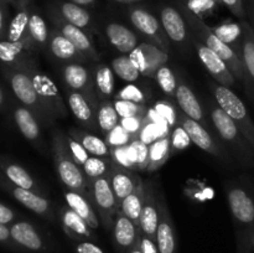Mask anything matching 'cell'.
<instances>
[{
  "mask_svg": "<svg viewBox=\"0 0 254 253\" xmlns=\"http://www.w3.org/2000/svg\"><path fill=\"white\" fill-rule=\"evenodd\" d=\"M129 19L133 26L140 32L143 36L148 37L151 44L158 46L169 54L170 40L166 36L160 20L143 7H131L129 10Z\"/></svg>",
  "mask_w": 254,
  "mask_h": 253,
  "instance_id": "obj_12",
  "label": "cell"
},
{
  "mask_svg": "<svg viewBox=\"0 0 254 253\" xmlns=\"http://www.w3.org/2000/svg\"><path fill=\"white\" fill-rule=\"evenodd\" d=\"M114 98L121 99V101H130L135 102V103L144 104V102H145V94H144V92L139 87L128 83L121 91H118L114 94Z\"/></svg>",
  "mask_w": 254,
  "mask_h": 253,
  "instance_id": "obj_47",
  "label": "cell"
},
{
  "mask_svg": "<svg viewBox=\"0 0 254 253\" xmlns=\"http://www.w3.org/2000/svg\"><path fill=\"white\" fill-rule=\"evenodd\" d=\"M29 36L32 45H34L37 51L47 46L50 31L47 29L46 21L44 20V17L40 14H37V12H31L30 14Z\"/></svg>",
  "mask_w": 254,
  "mask_h": 253,
  "instance_id": "obj_39",
  "label": "cell"
},
{
  "mask_svg": "<svg viewBox=\"0 0 254 253\" xmlns=\"http://www.w3.org/2000/svg\"><path fill=\"white\" fill-rule=\"evenodd\" d=\"M175 98L179 104V108H180V111L185 116L193 119V121L198 122L202 126H206L205 113H203L202 106H201L200 101L197 99L196 94L193 93L192 89L188 84L184 83V82L178 83Z\"/></svg>",
  "mask_w": 254,
  "mask_h": 253,
  "instance_id": "obj_30",
  "label": "cell"
},
{
  "mask_svg": "<svg viewBox=\"0 0 254 253\" xmlns=\"http://www.w3.org/2000/svg\"><path fill=\"white\" fill-rule=\"evenodd\" d=\"M129 59L141 76L153 78L156 71L168 63L169 54L151 42H141L129 54Z\"/></svg>",
  "mask_w": 254,
  "mask_h": 253,
  "instance_id": "obj_13",
  "label": "cell"
},
{
  "mask_svg": "<svg viewBox=\"0 0 254 253\" xmlns=\"http://www.w3.org/2000/svg\"><path fill=\"white\" fill-rule=\"evenodd\" d=\"M72 2H74V4H78L81 5V6H87V5H92L93 4L96 0H71Z\"/></svg>",
  "mask_w": 254,
  "mask_h": 253,
  "instance_id": "obj_57",
  "label": "cell"
},
{
  "mask_svg": "<svg viewBox=\"0 0 254 253\" xmlns=\"http://www.w3.org/2000/svg\"><path fill=\"white\" fill-rule=\"evenodd\" d=\"M153 78L155 79V82L164 93L170 97H175L176 89H178V81H176L175 74L168 66V63L161 66L154 74Z\"/></svg>",
  "mask_w": 254,
  "mask_h": 253,
  "instance_id": "obj_44",
  "label": "cell"
},
{
  "mask_svg": "<svg viewBox=\"0 0 254 253\" xmlns=\"http://www.w3.org/2000/svg\"><path fill=\"white\" fill-rule=\"evenodd\" d=\"M67 134L71 135L73 139H76L78 143H81L82 146H83L91 155L99 156V158L104 159H111V146L108 145V143H107L104 139L99 138V136L94 135V134L88 133V131L77 128L69 129Z\"/></svg>",
  "mask_w": 254,
  "mask_h": 253,
  "instance_id": "obj_31",
  "label": "cell"
},
{
  "mask_svg": "<svg viewBox=\"0 0 254 253\" xmlns=\"http://www.w3.org/2000/svg\"><path fill=\"white\" fill-rule=\"evenodd\" d=\"M251 17H252V20L254 22V7H252V10H251Z\"/></svg>",
  "mask_w": 254,
  "mask_h": 253,
  "instance_id": "obj_63",
  "label": "cell"
},
{
  "mask_svg": "<svg viewBox=\"0 0 254 253\" xmlns=\"http://www.w3.org/2000/svg\"><path fill=\"white\" fill-rule=\"evenodd\" d=\"M129 253H143V252H141V250H140V246H139V242L136 243V245L134 246L133 248H131V251Z\"/></svg>",
  "mask_w": 254,
  "mask_h": 253,
  "instance_id": "obj_60",
  "label": "cell"
},
{
  "mask_svg": "<svg viewBox=\"0 0 254 253\" xmlns=\"http://www.w3.org/2000/svg\"><path fill=\"white\" fill-rule=\"evenodd\" d=\"M220 2L222 5H225V6L227 7L235 16H237L238 19L245 20L246 11L245 6H243V0H220Z\"/></svg>",
  "mask_w": 254,
  "mask_h": 253,
  "instance_id": "obj_51",
  "label": "cell"
},
{
  "mask_svg": "<svg viewBox=\"0 0 254 253\" xmlns=\"http://www.w3.org/2000/svg\"><path fill=\"white\" fill-rule=\"evenodd\" d=\"M144 195H145V184L141 181L135 190L127 196L119 205V211L130 218L134 223L139 226V220H140V213L143 210L144 205Z\"/></svg>",
  "mask_w": 254,
  "mask_h": 253,
  "instance_id": "obj_37",
  "label": "cell"
},
{
  "mask_svg": "<svg viewBox=\"0 0 254 253\" xmlns=\"http://www.w3.org/2000/svg\"><path fill=\"white\" fill-rule=\"evenodd\" d=\"M179 9L183 12L184 17H185L186 22H188L189 30L192 32L193 37L197 39L200 42H202V44L206 45L207 47H210L211 50H213V51L227 63L228 68L231 69V72L233 73L235 78L246 84L245 66H243L242 59L238 56L237 52H236L232 47L228 46L227 44L221 41L217 37V35L213 32L212 27L208 26V25L203 21V19L198 17L197 15L191 12L190 10H188L181 4H179Z\"/></svg>",
  "mask_w": 254,
  "mask_h": 253,
  "instance_id": "obj_2",
  "label": "cell"
},
{
  "mask_svg": "<svg viewBox=\"0 0 254 253\" xmlns=\"http://www.w3.org/2000/svg\"><path fill=\"white\" fill-rule=\"evenodd\" d=\"M64 198L67 206L72 208L77 215L81 216L92 230H98L99 226H101V220H99L93 205L86 195H82L76 191L67 190L64 191Z\"/></svg>",
  "mask_w": 254,
  "mask_h": 253,
  "instance_id": "obj_29",
  "label": "cell"
},
{
  "mask_svg": "<svg viewBox=\"0 0 254 253\" xmlns=\"http://www.w3.org/2000/svg\"><path fill=\"white\" fill-rule=\"evenodd\" d=\"M106 141L108 143V145L111 146H122V145H128L130 144L131 140H134L133 135L129 134L121 124L116 126L114 129H112L108 134H106Z\"/></svg>",
  "mask_w": 254,
  "mask_h": 253,
  "instance_id": "obj_46",
  "label": "cell"
},
{
  "mask_svg": "<svg viewBox=\"0 0 254 253\" xmlns=\"http://www.w3.org/2000/svg\"><path fill=\"white\" fill-rule=\"evenodd\" d=\"M60 220H61L64 233L72 240L79 241V242L94 240L93 230L87 225V222L81 216L77 215L68 206L61 208Z\"/></svg>",
  "mask_w": 254,
  "mask_h": 253,
  "instance_id": "obj_26",
  "label": "cell"
},
{
  "mask_svg": "<svg viewBox=\"0 0 254 253\" xmlns=\"http://www.w3.org/2000/svg\"><path fill=\"white\" fill-rule=\"evenodd\" d=\"M7 27L5 26V14L4 9H2L1 1H0V41L5 39V35H6Z\"/></svg>",
  "mask_w": 254,
  "mask_h": 253,
  "instance_id": "obj_56",
  "label": "cell"
},
{
  "mask_svg": "<svg viewBox=\"0 0 254 253\" xmlns=\"http://www.w3.org/2000/svg\"><path fill=\"white\" fill-rule=\"evenodd\" d=\"M47 49L50 50L52 56L60 61L64 62H86L83 55L72 45V42L60 31L57 27L50 31L49 42H47Z\"/></svg>",
  "mask_w": 254,
  "mask_h": 253,
  "instance_id": "obj_25",
  "label": "cell"
},
{
  "mask_svg": "<svg viewBox=\"0 0 254 253\" xmlns=\"http://www.w3.org/2000/svg\"><path fill=\"white\" fill-rule=\"evenodd\" d=\"M179 4L203 19V17L212 15L220 7L221 2L220 0H180Z\"/></svg>",
  "mask_w": 254,
  "mask_h": 253,
  "instance_id": "obj_43",
  "label": "cell"
},
{
  "mask_svg": "<svg viewBox=\"0 0 254 253\" xmlns=\"http://www.w3.org/2000/svg\"><path fill=\"white\" fill-rule=\"evenodd\" d=\"M0 189L6 191L7 193L12 196L17 202L21 203L30 211H32L36 215L41 216V217L46 218L49 221L55 220L54 213V206H52L51 201L49 198L45 197L41 193H36L34 191L25 190V189L19 188V186L14 185L10 183L4 174L0 171Z\"/></svg>",
  "mask_w": 254,
  "mask_h": 253,
  "instance_id": "obj_11",
  "label": "cell"
},
{
  "mask_svg": "<svg viewBox=\"0 0 254 253\" xmlns=\"http://www.w3.org/2000/svg\"><path fill=\"white\" fill-rule=\"evenodd\" d=\"M66 102L71 113L73 114L74 118L84 128H88L91 130L98 129L96 118V109L93 108L91 102L83 94L66 88Z\"/></svg>",
  "mask_w": 254,
  "mask_h": 253,
  "instance_id": "obj_23",
  "label": "cell"
},
{
  "mask_svg": "<svg viewBox=\"0 0 254 253\" xmlns=\"http://www.w3.org/2000/svg\"><path fill=\"white\" fill-rule=\"evenodd\" d=\"M173 149V140L169 134L156 139L149 145V165L146 171H156L169 160Z\"/></svg>",
  "mask_w": 254,
  "mask_h": 253,
  "instance_id": "obj_35",
  "label": "cell"
},
{
  "mask_svg": "<svg viewBox=\"0 0 254 253\" xmlns=\"http://www.w3.org/2000/svg\"><path fill=\"white\" fill-rule=\"evenodd\" d=\"M93 81L99 102L111 101L114 97V72L111 66L104 63L96 64L93 68Z\"/></svg>",
  "mask_w": 254,
  "mask_h": 253,
  "instance_id": "obj_32",
  "label": "cell"
},
{
  "mask_svg": "<svg viewBox=\"0 0 254 253\" xmlns=\"http://www.w3.org/2000/svg\"><path fill=\"white\" fill-rule=\"evenodd\" d=\"M176 121H178L180 128L186 133L188 138L201 150L206 151V153L211 154V155L216 156L221 160L228 161V151L211 135V133L205 128V126L189 118L181 111L176 113Z\"/></svg>",
  "mask_w": 254,
  "mask_h": 253,
  "instance_id": "obj_9",
  "label": "cell"
},
{
  "mask_svg": "<svg viewBox=\"0 0 254 253\" xmlns=\"http://www.w3.org/2000/svg\"><path fill=\"white\" fill-rule=\"evenodd\" d=\"M114 1H118V2H128V4H130V2H136V1H140V0H114Z\"/></svg>",
  "mask_w": 254,
  "mask_h": 253,
  "instance_id": "obj_61",
  "label": "cell"
},
{
  "mask_svg": "<svg viewBox=\"0 0 254 253\" xmlns=\"http://www.w3.org/2000/svg\"><path fill=\"white\" fill-rule=\"evenodd\" d=\"M226 196L236 236V253L254 251V184L241 176L226 184Z\"/></svg>",
  "mask_w": 254,
  "mask_h": 253,
  "instance_id": "obj_1",
  "label": "cell"
},
{
  "mask_svg": "<svg viewBox=\"0 0 254 253\" xmlns=\"http://www.w3.org/2000/svg\"><path fill=\"white\" fill-rule=\"evenodd\" d=\"M106 35L114 49L118 50L122 55H129L139 45V39L135 32L119 22L107 24Z\"/></svg>",
  "mask_w": 254,
  "mask_h": 253,
  "instance_id": "obj_28",
  "label": "cell"
},
{
  "mask_svg": "<svg viewBox=\"0 0 254 253\" xmlns=\"http://www.w3.org/2000/svg\"><path fill=\"white\" fill-rule=\"evenodd\" d=\"M52 20L55 22V26L72 42V45L83 55L87 61H98V51L94 47L92 40L89 39V36L83 30L64 21L61 16H54Z\"/></svg>",
  "mask_w": 254,
  "mask_h": 253,
  "instance_id": "obj_17",
  "label": "cell"
},
{
  "mask_svg": "<svg viewBox=\"0 0 254 253\" xmlns=\"http://www.w3.org/2000/svg\"><path fill=\"white\" fill-rule=\"evenodd\" d=\"M66 141L67 144H68V149L69 151H71L72 156H73L74 161L82 168V165L88 160L91 154L82 146L81 143H78L76 139H73L71 135H68V134H66Z\"/></svg>",
  "mask_w": 254,
  "mask_h": 253,
  "instance_id": "obj_49",
  "label": "cell"
},
{
  "mask_svg": "<svg viewBox=\"0 0 254 253\" xmlns=\"http://www.w3.org/2000/svg\"><path fill=\"white\" fill-rule=\"evenodd\" d=\"M160 22L169 40L175 44H183L188 40L189 26L180 9L165 5L160 10Z\"/></svg>",
  "mask_w": 254,
  "mask_h": 253,
  "instance_id": "obj_21",
  "label": "cell"
},
{
  "mask_svg": "<svg viewBox=\"0 0 254 253\" xmlns=\"http://www.w3.org/2000/svg\"><path fill=\"white\" fill-rule=\"evenodd\" d=\"M30 14L27 7H19L16 14L10 21L7 26L5 39L9 42H22L31 41L29 36V21Z\"/></svg>",
  "mask_w": 254,
  "mask_h": 253,
  "instance_id": "obj_34",
  "label": "cell"
},
{
  "mask_svg": "<svg viewBox=\"0 0 254 253\" xmlns=\"http://www.w3.org/2000/svg\"><path fill=\"white\" fill-rule=\"evenodd\" d=\"M139 246H140V250L143 253H160L156 241L151 240L148 236H144L141 232L140 238H139Z\"/></svg>",
  "mask_w": 254,
  "mask_h": 253,
  "instance_id": "obj_53",
  "label": "cell"
},
{
  "mask_svg": "<svg viewBox=\"0 0 254 253\" xmlns=\"http://www.w3.org/2000/svg\"><path fill=\"white\" fill-rule=\"evenodd\" d=\"M208 114L220 138L230 145V150L246 168H254V149L245 138L233 119L221 108L217 102H207Z\"/></svg>",
  "mask_w": 254,
  "mask_h": 253,
  "instance_id": "obj_4",
  "label": "cell"
},
{
  "mask_svg": "<svg viewBox=\"0 0 254 253\" xmlns=\"http://www.w3.org/2000/svg\"><path fill=\"white\" fill-rule=\"evenodd\" d=\"M193 46H195L196 54L198 59L203 63L205 68L207 69L208 73L212 76V78L217 82L218 84H222L226 87H232L236 83V78L231 69L228 68L227 63L216 54L213 50L203 45L202 42L198 41L197 39H191Z\"/></svg>",
  "mask_w": 254,
  "mask_h": 253,
  "instance_id": "obj_14",
  "label": "cell"
},
{
  "mask_svg": "<svg viewBox=\"0 0 254 253\" xmlns=\"http://www.w3.org/2000/svg\"><path fill=\"white\" fill-rule=\"evenodd\" d=\"M62 78L66 84V88L83 94L91 102L97 113L99 99L94 88L93 73L84 64L78 62H69L62 68Z\"/></svg>",
  "mask_w": 254,
  "mask_h": 253,
  "instance_id": "obj_10",
  "label": "cell"
},
{
  "mask_svg": "<svg viewBox=\"0 0 254 253\" xmlns=\"http://www.w3.org/2000/svg\"><path fill=\"white\" fill-rule=\"evenodd\" d=\"M97 126L99 130L108 134L112 129L121 124V116L117 112L114 103L112 101H101L96 113Z\"/></svg>",
  "mask_w": 254,
  "mask_h": 253,
  "instance_id": "obj_38",
  "label": "cell"
},
{
  "mask_svg": "<svg viewBox=\"0 0 254 253\" xmlns=\"http://www.w3.org/2000/svg\"><path fill=\"white\" fill-rule=\"evenodd\" d=\"M51 150L56 173L61 183L66 186L67 190L76 191L88 197L87 179L83 170L74 161L69 151L68 144L66 141V134L62 133L59 129H55L52 131Z\"/></svg>",
  "mask_w": 254,
  "mask_h": 253,
  "instance_id": "obj_5",
  "label": "cell"
},
{
  "mask_svg": "<svg viewBox=\"0 0 254 253\" xmlns=\"http://www.w3.org/2000/svg\"><path fill=\"white\" fill-rule=\"evenodd\" d=\"M243 27L242 62L246 71V86L254 102V27L246 20H241Z\"/></svg>",
  "mask_w": 254,
  "mask_h": 253,
  "instance_id": "obj_27",
  "label": "cell"
},
{
  "mask_svg": "<svg viewBox=\"0 0 254 253\" xmlns=\"http://www.w3.org/2000/svg\"><path fill=\"white\" fill-rule=\"evenodd\" d=\"M128 145H122V146H112L111 148V159L112 163L116 165L122 166V168L130 169V170L135 171V166L131 163L130 158H129L128 153Z\"/></svg>",
  "mask_w": 254,
  "mask_h": 253,
  "instance_id": "obj_48",
  "label": "cell"
},
{
  "mask_svg": "<svg viewBox=\"0 0 254 253\" xmlns=\"http://www.w3.org/2000/svg\"><path fill=\"white\" fill-rule=\"evenodd\" d=\"M1 2H11V4H16L17 5V1L16 0H0Z\"/></svg>",
  "mask_w": 254,
  "mask_h": 253,
  "instance_id": "obj_62",
  "label": "cell"
},
{
  "mask_svg": "<svg viewBox=\"0 0 254 253\" xmlns=\"http://www.w3.org/2000/svg\"><path fill=\"white\" fill-rule=\"evenodd\" d=\"M4 106H5V94H4V91H2L1 86H0V111L4 108Z\"/></svg>",
  "mask_w": 254,
  "mask_h": 253,
  "instance_id": "obj_58",
  "label": "cell"
},
{
  "mask_svg": "<svg viewBox=\"0 0 254 253\" xmlns=\"http://www.w3.org/2000/svg\"><path fill=\"white\" fill-rule=\"evenodd\" d=\"M77 253H103L98 246L93 245L89 241H83L79 242L76 247Z\"/></svg>",
  "mask_w": 254,
  "mask_h": 253,
  "instance_id": "obj_55",
  "label": "cell"
},
{
  "mask_svg": "<svg viewBox=\"0 0 254 253\" xmlns=\"http://www.w3.org/2000/svg\"><path fill=\"white\" fill-rule=\"evenodd\" d=\"M160 218L156 231V245L160 253H178V235L174 221L171 218L168 203L163 197L159 198Z\"/></svg>",
  "mask_w": 254,
  "mask_h": 253,
  "instance_id": "obj_18",
  "label": "cell"
},
{
  "mask_svg": "<svg viewBox=\"0 0 254 253\" xmlns=\"http://www.w3.org/2000/svg\"><path fill=\"white\" fill-rule=\"evenodd\" d=\"M0 245H2L4 247L9 248L11 251H16V252L20 251V248L17 247L16 243L11 238L9 226L2 225V223H0Z\"/></svg>",
  "mask_w": 254,
  "mask_h": 253,
  "instance_id": "obj_52",
  "label": "cell"
},
{
  "mask_svg": "<svg viewBox=\"0 0 254 253\" xmlns=\"http://www.w3.org/2000/svg\"><path fill=\"white\" fill-rule=\"evenodd\" d=\"M25 67H26L27 71L31 74L35 87H36L37 92H39L40 97H41L42 103L46 107L51 118L54 121L66 118L67 114H68L67 106L64 103V97L60 93L59 87L54 82V79L50 76H47L46 73L40 71L39 67L36 66V62L26 64Z\"/></svg>",
  "mask_w": 254,
  "mask_h": 253,
  "instance_id": "obj_8",
  "label": "cell"
},
{
  "mask_svg": "<svg viewBox=\"0 0 254 253\" xmlns=\"http://www.w3.org/2000/svg\"><path fill=\"white\" fill-rule=\"evenodd\" d=\"M159 218H160V206L155 190L150 184L145 185V195H144V205L139 220V228L144 236H148L151 240L156 241V231H158Z\"/></svg>",
  "mask_w": 254,
  "mask_h": 253,
  "instance_id": "obj_19",
  "label": "cell"
},
{
  "mask_svg": "<svg viewBox=\"0 0 254 253\" xmlns=\"http://www.w3.org/2000/svg\"><path fill=\"white\" fill-rule=\"evenodd\" d=\"M111 67L117 77H119L122 81L128 82V83L136 81L141 76L140 72L138 71V68L134 66L131 60L129 59V55H121V56L113 59Z\"/></svg>",
  "mask_w": 254,
  "mask_h": 253,
  "instance_id": "obj_40",
  "label": "cell"
},
{
  "mask_svg": "<svg viewBox=\"0 0 254 253\" xmlns=\"http://www.w3.org/2000/svg\"><path fill=\"white\" fill-rule=\"evenodd\" d=\"M145 117H131V118H121V126L133 135L134 139L139 136Z\"/></svg>",
  "mask_w": 254,
  "mask_h": 253,
  "instance_id": "obj_50",
  "label": "cell"
},
{
  "mask_svg": "<svg viewBox=\"0 0 254 253\" xmlns=\"http://www.w3.org/2000/svg\"><path fill=\"white\" fill-rule=\"evenodd\" d=\"M129 158L135 166V170L146 171L149 165V146L140 139H134L128 146Z\"/></svg>",
  "mask_w": 254,
  "mask_h": 253,
  "instance_id": "obj_42",
  "label": "cell"
},
{
  "mask_svg": "<svg viewBox=\"0 0 254 253\" xmlns=\"http://www.w3.org/2000/svg\"><path fill=\"white\" fill-rule=\"evenodd\" d=\"M213 32L218 39L232 47L238 56L242 59V44H243V27L241 22L226 21L223 24L212 27Z\"/></svg>",
  "mask_w": 254,
  "mask_h": 253,
  "instance_id": "obj_33",
  "label": "cell"
},
{
  "mask_svg": "<svg viewBox=\"0 0 254 253\" xmlns=\"http://www.w3.org/2000/svg\"><path fill=\"white\" fill-rule=\"evenodd\" d=\"M12 118L24 138L42 150V126L37 117L22 104H16L12 109Z\"/></svg>",
  "mask_w": 254,
  "mask_h": 253,
  "instance_id": "obj_20",
  "label": "cell"
},
{
  "mask_svg": "<svg viewBox=\"0 0 254 253\" xmlns=\"http://www.w3.org/2000/svg\"><path fill=\"white\" fill-rule=\"evenodd\" d=\"M111 159H104L93 155L89 156L88 160L82 165V170H83L84 176L87 179V184L91 183V181H93L97 178L107 176L109 174V171H111Z\"/></svg>",
  "mask_w": 254,
  "mask_h": 253,
  "instance_id": "obj_41",
  "label": "cell"
},
{
  "mask_svg": "<svg viewBox=\"0 0 254 253\" xmlns=\"http://www.w3.org/2000/svg\"><path fill=\"white\" fill-rule=\"evenodd\" d=\"M1 71L20 104L29 108L37 117L41 126H54L55 121L51 118L46 107L42 103L41 97H40L34 81H32L31 74L27 71L26 67H12L2 64Z\"/></svg>",
  "mask_w": 254,
  "mask_h": 253,
  "instance_id": "obj_3",
  "label": "cell"
},
{
  "mask_svg": "<svg viewBox=\"0 0 254 253\" xmlns=\"http://www.w3.org/2000/svg\"><path fill=\"white\" fill-rule=\"evenodd\" d=\"M87 188L88 198L101 220V225L106 230H112L114 217L119 211V203L112 190L108 175L94 179L87 184Z\"/></svg>",
  "mask_w": 254,
  "mask_h": 253,
  "instance_id": "obj_7",
  "label": "cell"
},
{
  "mask_svg": "<svg viewBox=\"0 0 254 253\" xmlns=\"http://www.w3.org/2000/svg\"><path fill=\"white\" fill-rule=\"evenodd\" d=\"M113 241L119 253H129L131 248L139 242L140 228L130 218L124 216L121 211L116 215L113 221Z\"/></svg>",
  "mask_w": 254,
  "mask_h": 253,
  "instance_id": "obj_16",
  "label": "cell"
},
{
  "mask_svg": "<svg viewBox=\"0 0 254 253\" xmlns=\"http://www.w3.org/2000/svg\"><path fill=\"white\" fill-rule=\"evenodd\" d=\"M17 1V7H27V2L29 0H16Z\"/></svg>",
  "mask_w": 254,
  "mask_h": 253,
  "instance_id": "obj_59",
  "label": "cell"
},
{
  "mask_svg": "<svg viewBox=\"0 0 254 253\" xmlns=\"http://www.w3.org/2000/svg\"><path fill=\"white\" fill-rule=\"evenodd\" d=\"M60 16L64 21L84 30L88 29L92 24V16L88 10L78 4H74L72 1H64L59 5Z\"/></svg>",
  "mask_w": 254,
  "mask_h": 253,
  "instance_id": "obj_36",
  "label": "cell"
},
{
  "mask_svg": "<svg viewBox=\"0 0 254 253\" xmlns=\"http://www.w3.org/2000/svg\"><path fill=\"white\" fill-rule=\"evenodd\" d=\"M211 91L218 106L233 119L236 126L254 149V122L242 99L230 87L222 84L212 83Z\"/></svg>",
  "mask_w": 254,
  "mask_h": 253,
  "instance_id": "obj_6",
  "label": "cell"
},
{
  "mask_svg": "<svg viewBox=\"0 0 254 253\" xmlns=\"http://www.w3.org/2000/svg\"><path fill=\"white\" fill-rule=\"evenodd\" d=\"M15 218H16V213L14 212V210L0 202V223L9 226L15 222Z\"/></svg>",
  "mask_w": 254,
  "mask_h": 253,
  "instance_id": "obj_54",
  "label": "cell"
},
{
  "mask_svg": "<svg viewBox=\"0 0 254 253\" xmlns=\"http://www.w3.org/2000/svg\"><path fill=\"white\" fill-rule=\"evenodd\" d=\"M117 112L121 116V118H131V117H145L146 107L144 104L135 103L130 101H121L116 99L114 102Z\"/></svg>",
  "mask_w": 254,
  "mask_h": 253,
  "instance_id": "obj_45",
  "label": "cell"
},
{
  "mask_svg": "<svg viewBox=\"0 0 254 253\" xmlns=\"http://www.w3.org/2000/svg\"><path fill=\"white\" fill-rule=\"evenodd\" d=\"M0 171L4 174L5 178L12 183L14 185L19 186V188L25 189V190L34 191L36 193H41L44 195L41 186L39 185L34 176L24 168V166L19 165L15 161L10 160L9 158L0 155Z\"/></svg>",
  "mask_w": 254,
  "mask_h": 253,
  "instance_id": "obj_24",
  "label": "cell"
},
{
  "mask_svg": "<svg viewBox=\"0 0 254 253\" xmlns=\"http://www.w3.org/2000/svg\"><path fill=\"white\" fill-rule=\"evenodd\" d=\"M108 179L119 205L143 181L134 170L122 168V166L116 165L113 163H112L111 171L108 174Z\"/></svg>",
  "mask_w": 254,
  "mask_h": 253,
  "instance_id": "obj_22",
  "label": "cell"
},
{
  "mask_svg": "<svg viewBox=\"0 0 254 253\" xmlns=\"http://www.w3.org/2000/svg\"><path fill=\"white\" fill-rule=\"evenodd\" d=\"M10 235L20 251L41 253L47 250L44 236L29 221H16L9 226Z\"/></svg>",
  "mask_w": 254,
  "mask_h": 253,
  "instance_id": "obj_15",
  "label": "cell"
}]
</instances>
